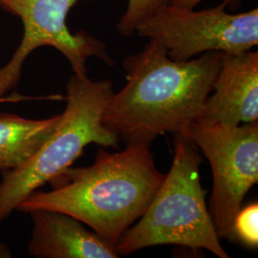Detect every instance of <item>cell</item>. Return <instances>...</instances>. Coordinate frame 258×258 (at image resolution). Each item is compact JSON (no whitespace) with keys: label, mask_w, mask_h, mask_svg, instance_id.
Here are the masks:
<instances>
[{"label":"cell","mask_w":258,"mask_h":258,"mask_svg":"<svg viewBox=\"0 0 258 258\" xmlns=\"http://www.w3.org/2000/svg\"><path fill=\"white\" fill-rule=\"evenodd\" d=\"M222 55L210 51L177 61L165 47L149 39L139 53L123 59L126 84L111 96L103 125L125 146L150 147L166 132L187 136L213 89Z\"/></svg>","instance_id":"obj_1"},{"label":"cell","mask_w":258,"mask_h":258,"mask_svg":"<svg viewBox=\"0 0 258 258\" xmlns=\"http://www.w3.org/2000/svg\"><path fill=\"white\" fill-rule=\"evenodd\" d=\"M165 176L148 146H126L116 153L100 148L92 166L68 167L49 182L50 191L37 189L17 210L63 212L116 248L147 211Z\"/></svg>","instance_id":"obj_2"},{"label":"cell","mask_w":258,"mask_h":258,"mask_svg":"<svg viewBox=\"0 0 258 258\" xmlns=\"http://www.w3.org/2000/svg\"><path fill=\"white\" fill-rule=\"evenodd\" d=\"M172 165L138 223L116 245L120 255L160 246L204 249L219 258L230 255L222 247L201 184L200 150L188 136L175 134Z\"/></svg>","instance_id":"obj_3"},{"label":"cell","mask_w":258,"mask_h":258,"mask_svg":"<svg viewBox=\"0 0 258 258\" xmlns=\"http://www.w3.org/2000/svg\"><path fill=\"white\" fill-rule=\"evenodd\" d=\"M66 89V108L54 132L23 166L3 171L0 223L30 194L72 166L88 145L120 147L119 137L102 123L103 111L114 93L112 82L74 74Z\"/></svg>","instance_id":"obj_4"},{"label":"cell","mask_w":258,"mask_h":258,"mask_svg":"<svg viewBox=\"0 0 258 258\" xmlns=\"http://www.w3.org/2000/svg\"><path fill=\"white\" fill-rule=\"evenodd\" d=\"M226 8L225 1L201 11L169 3L140 23L135 34L155 40L177 61L210 51L239 54L257 46V8L235 15Z\"/></svg>","instance_id":"obj_5"},{"label":"cell","mask_w":258,"mask_h":258,"mask_svg":"<svg viewBox=\"0 0 258 258\" xmlns=\"http://www.w3.org/2000/svg\"><path fill=\"white\" fill-rule=\"evenodd\" d=\"M187 136L210 162L213 177L208 205L220 239L233 240V223L258 181V122L226 127L197 120Z\"/></svg>","instance_id":"obj_6"},{"label":"cell","mask_w":258,"mask_h":258,"mask_svg":"<svg viewBox=\"0 0 258 258\" xmlns=\"http://www.w3.org/2000/svg\"><path fill=\"white\" fill-rule=\"evenodd\" d=\"M78 0H0V9L19 18L23 37L7 64L0 68V101L19 102L30 97L14 93L5 96L19 82L22 66L35 50L53 47L64 55L77 76L87 75V60L95 56L114 66L106 44L83 30L71 33L66 19Z\"/></svg>","instance_id":"obj_7"},{"label":"cell","mask_w":258,"mask_h":258,"mask_svg":"<svg viewBox=\"0 0 258 258\" xmlns=\"http://www.w3.org/2000/svg\"><path fill=\"white\" fill-rule=\"evenodd\" d=\"M198 120L226 127L258 120V53L222 55L213 89Z\"/></svg>","instance_id":"obj_8"},{"label":"cell","mask_w":258,"mask_h":258,"mask_svg":"<svg viewBox=\"0 0 258 258\" xmlns=\"http://www.w3.org/2000/svg\"><path fill=\"white\" fill-rule=\"evenodd\" d=\"M33 230L28 243L31 255L39 258H117L111 246L84 224L63 212L35 210L28 212Z\"/></svg>","instance_id":"obj_9"},{"label":"cell","mask_w":258,"mask_h":258,"mask_svg":"<svg viewBox=\"0 0 258 258\" xmlns=\"http://www.w3.org/2000/svg\"><path fill=\"white\" fill-rule=\"evenodd\" d=\"M60 115L31 120L11 113H0V171L23 166L54 132Z\"/></svg>","instance_id":"obj_10"},{"label":"cell","mask_w":258,"mask_h":258,"mask_svg":"<svg viewBox=\"0 0 258 258\" xmlns=\"http://www.w3.org/2000/svg\"><path fill=\"white\" fill-rule=\"evenodd\" d=\"M170 2L171 0H128L127 8L117 24L118 32L124 37L132 36L140 23Z\"/></svg>","instance_id":"obj_11"},{"label":"cell","mask_w":258,"mask_h":258,"mask_svg":"<svg viewBox=\"0 0 258 258\" xmlns=\"http://www.w3.org/2000/svg\"><path fill=\"white\" fill-rule=\"evenodd\" d=\"M258 206L250 204L240 210L233 223V240L237 239L247 247L257 248Z\"/></svg>","instance_id":"obj_12"},{"label":"cell","mask_w":258,"mask_h":258,"mask_svg":"<svg viewBox=\"0 0 258 258\" xmlns=\"http://www.w3.org/2000/svg\"><path fill=\"white\" fill-rule=\"evenodd\" d=\"M203 0H171L170 4L183 7V8H187V9H194L200 2ZM227 4V6H238L240 4V0H224Z\"/></svg>","instance_id":"obj_13"},{"label":"cell","mask_w":258,"mask_h":258,"mask_svg":"<svg viewBox=\"0 0 258 258\" xmlns=\"http://www.w3.org/2000/svg\"><path fill=\"white\" fill-rule=\"evenodd\" d=\"M0 102H1V101H0Z\"/></svg>","instance_id":"obj_14"}]
</instances>
